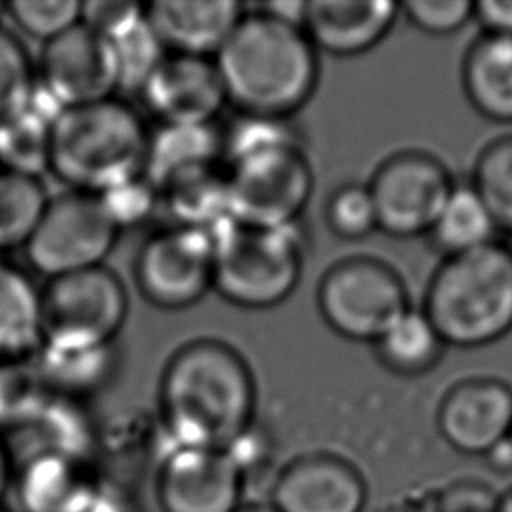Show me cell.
I'll return each instance as SVG.
<instances>
[{"label":"cell","mask_w":512,"mask_h":512,"mask_svg":"<svg viewBox=\"0 0 512 512\" xmlns=\"http://www.w3.org/2000/svg\"><path fill=\"white\" fill-rule=\"evenodd\" d=\"M254 400L248 364L218 340L186 344L162 376V414L180 446L228 450L248 432Z\"/></svg>","instance_id":"1"},{"label":"cell","mask_w":512,"mask_h":512,"mask_svg":"<svg viewBox=\"0 0 512 512\" xmlns=\"http://www.w3.org/2000/svg\"><path fill=\"white\" fill-rule=\"evenodd\" d=\"M214 64L226 102L264 120L298 110L318 80L316 48L306 32L264 12L242 16Z\"/></svg>","instance_id":"2"},{"label":"cell","mask_w":512,"mask_h":512,"mask_svg":"<svg viewBox=\"0 0 512 512\" xmlns=\"http://www.w3.org/2000/svg\"><path fill=\"white\" fill-rule=\"evenodd\" d=\"M150 136L116 98L64 108L52 122L50 168L74 190L102 194L144 174Z\"/></svg>","instance_id":"3"},{"label":"cell","mask_w":512,"mask_h":512,"mask_svg":"<svg viewBox=\"0 0 512 512\" xmlns=\"http://www.w3.org/2000/svg\"><path fill=\"white\" fill-rule=\"evenodd\" d=\"M422 312L450 346L482 348L504 338L512 330V250L490 242L444 258Z\"/></svg>","instance_id":"4"},{"label":"cell","mask_w":512,"mask_h":512,"mask_svg":"<svg viewBox=\"0 0 512 512\" xmlns=\"http://www.w3.org/2000/svg\"><path fill=\"white\" fill-rule=\"evenodd\" d=\"M228 220L254 228H290L312 192L306 156L286 136H240L224 172Z\"/></svg>","instance_id":"5"},{"label":"cell","mask_w":512,"mask_h":512,"mask_svg":"<svg viewBox=\"0 0 512 512\" xmlns=\"http://www.w3.org/2000/svg\"><path fill=\"white\" fill-rule=\"evenodd\" d=\"M214 288L232 304H280L300 278V246L290 228H254L228 220L214 232Z\"/></svg>","instance_id":"6"},{"label":"cell","mask_w":512,"mask_h":512,"mask_svg":"<svg viewBox=\"0 0 512 512\" xmlns=\"http://www.w3.org/2000/svg\"><path fill=\"white\" fill-rule=\"evenodd\" d=\"M126 310V290L104 266L52 278L42 292V346L108 348L124 324Z\"/></svg>","instance_id":"7"},{"label":"cell","mask_w":512,"mask_h":512,"mask_svg":"<svg viewBox=\"0 0 512 512\" xmlns=\"http://www.w3.org/2000/svg\"><path fill=\"white\" fill-rule=\"evenodd\" d=\"M118 230L100 194L74 190L48 200L26 242V256L50 280L96 268L112 250Z\"/></svg>","instance_id":"8"},{"label":"cell","mask_w":512,"mask_h":512,"mask_svg":"<svg viewBox=\"0 0 512 512\" xmlns=\"http://www.w3.org/2000/svg\"><path fill=\"white\" fill-rule=\"evenodd\" d=\"M318 306L340 336L374 342L410 310L402 278L374 258H352L330 268L318 288Z\"/></svg>","instance_id":"9"},{"label":"cell","mask_w":512,"mask_h":512,"mask_svg":"<svg viewBox=\"0 0 512 512\" xmlns=\"http://www.w3.org/2000/svg\"><path fill=\"white\" fill-rule=\"evenodd\" d=\"M368 188L378 228L396 238H412L432 230L454 182L438 158L408 150L388 158Z\"/></svg>","instance_id":"10"},{"label":"cell","mask_w":512,"mask_h":512,"mask_svg":"<svg viewBox=\"0 0 512 512\" xmlns=\"http://www.w3.org/2000/svg\"><path fill=\"white\" fill-rule=\"evenodd\" d=\"M214 232L170 226L154 234L136 260L142 294L162 308H186L214 286Z\"/></svg>","instance_id":"11"},{"label":"cell","mask_w":512,"mask_h":512,"mask_svg":"<svg viewBox=\"0 0 512 512\" xmlns=\"http://www.w3.org/2000/svg\"><path fill=\"white\" fill-rule=\"evenodd\" d=\"M40 72L58 110L108 100L118 88L114 44L82 22L46 42Z\"/></svg>","instance_id":"12"},{"label":"cell","mask_w":512,"mask_h":512,"mask_svg":"<svg viewBox=\"0 0 512 512\" xmlns=\"http://www.w3.org/2000/svg\"><path fill=\"white\" fill-rule=\"evenodd\" d=\"M240 492L242 470L226 450L178 446L158 480L164 512H236Z\"/></svg>","instance_id":"13"},{"label":"cell","mask_w":512,"mask_h":512,"mask_svg":"<svg viewBox=\"0 0 512 512\" xmlns=\"http://www.w3.org/2000/svg\"><path fill=\"white\" fill-rule=\"evenodd\" d=\"M140 92L164 126L210 124L226 102L212 58L172 52L162 58Z\"/></svg>","instance_id":"14"},{"label":"cell","mask_w":512,"mask_h":512,"mask_svg":"<svg viewBox=\"0 0 512 512\" xmlns=\"http://www.w3.org/2000/svg\"><path fill=\"white\" fill-rule=\"evenodd\" d=\"M438 430L456 452L484 456L512 432V386L496 378L458 382L440 402Z\"/></svg>","instance_id":"15"},{"label":"cell","mask_w":512,"mask_h":512,"mask_svg":"<svg viewBox=\"0 0 512 512\" xmlns=\"http://www.w3.org/2000/svg\"><path fill=\"white\" fill-rule=\"evenodd\" d=\"M366 486L344 460L314 454L290 464L276 480L272 506L278 512H362Z\"/></svg>","instance_id":"16"},{"label":"cell","mask_w":512,"mask_h":512,"mask_svg":"<svg viewBox=\"0 0 512 512\" xmlns=\"http://www.w3.org/2000/svg\"><path fill=\"white\" fill-rule=\"evenodd\" d=\"M236 0H158L146 4V22L166 52L216 54L242 20Z\"/></svg>","instance_id":"17"},{"label":"cell","mask_w":512,"mask_h":512,"mask_svg":"<svg viewBox=\"0 0 512 512\" xmlns=\"http://www.w3.org/2000/svg\"><path fill=\"white\" fill-rule=\"evenodd\" d=\"M400 4L390 0L306 2L302 30L314 48L354 56L376 46L396 22Z\"/></svg>","instance_id":"18"},{"label":"cell","mask_w":512,"mask_h":512,"mask_svg":"<svg viewBox=\"0 0 512 512\" xmlns=\"http://www.w3.org/2000/svg\"><path fill=\"white\" fill-rule=\"evenodd\" d=\"M98 488L72 456L42 452L24 466L18 496L24 512H86Z\"/></svg>","instance_id":"19"},{"label":"cell","mask_w":512,"mask_h":512,"mask_svg":"<svg viewBox=\"0 0 512 512\" xmlns=\"http://www.w3.org/2000/svg\"><path fill=\"white\" fill-rule=\"evenodd\" d=\"M462 84L478 114L512 122V36L480 34L464 56Z\"/></svg>","instance_id":"20"},{"label":"cell","mask_w":512,"mask_h":512,"mask_svg":"<svg viewBox=\"0 0 512 512\" xmlns=\"http://www.w3.org/2000/svg\"><path fill=\"white\" fill-rule=\"evenodd\" d=\"M42 346V292L0 262V356L18 360Z\"/></svg>","instance_id":"21"},{"label":"cell","mask_w":512,"mask_h":512,"mask_svg":"<svg viewBox=\"0 0 512 512\" xmlns=\"http://www.w3.org/2000/svg\"><path fill=\"white\" fill-rule=\"evenodd\" d=\"M156 190L176 220L174 226L210 230L212 224L228 218L224 172H218L214 164L182 170Z\"/></svg>","instance_id":"22"},{"label":"cell","mask_w":512,"mask_h":512,"mask_svg":"<svg viewBox=\"0 0 512 512\" xmlns=\"http://www.w3.org/2000/svg\"><path fill=\"white\" fill-rule=\"evenodd\" d=\"M496 224L472 184L452 188L440 216L428 232L436 250L446 258L478 250L494 242Z\"/></svg>","instance_id":"23"},{"label":"cell","mask_w":512,"mask_h":512,"mask_svg":"<svg viewBox=\"0 0 512 512\" xmlns=\"http://www.w3.org/2000/svg\"><path fill=\"white\" fill-rule=\"evenodd\" d=\"M58 112H46L32 96L30 104L0 120V164L8 172L34 176L50 168L52 122Z\"/></svg>","instance_id":"24"},{"label":"cell","mask_w":512,"mask_h":512,"mask_svg":"<svg viewBox=\"0 0 512 512\" xmlns=\"http://www.w3.org/2000/svg\"><path fill=\"white\" fill-rule=\"evenodd\" d=\"M220 142L212 124L204 126H164L150 136L144 176L158 188L166 178L198 166L216 162Z\"/></svg>","instance_id":"25"},{"label":"cell","mask_w":512,"mask_h":512,"mask_svg":"<svg viewBox=\"0 0 512 512\" xmlns=\"http://www.w3.org/2000/svg\"><path fill=\"white\" fill-rule=\"evenodd\" d=\"M444 342L428 316L408 310L378 340L380 362L402 376H416L432 370L442 356Z\"/></svg>","instance_id":"26"},{"label":"cell","mask_w":512,"mask_h":512,"mask_svg":"<svg viewBox=\"0 0 512 512\" xmlns=\"http://www.w3.org/2000/svg\"><path fill=\"white\" fill-rule=\"evenodd\" d=\"M48 204L44 186L34 176L0 172V250L26 246Z\"/></svg>","instance_id":"27"},{"label":"cell","mask_w":512,"mask_h":512,"mask_svg":"<svg viewBox=\"0 0 512 512\" xmlns=\"http://www.w3.org/2000/svg\"><path fill=\"white\" fill-rule=\"evenodd\" d=\"M472 188L498 230L512 232V136L492 140L476 158Z\"/></svg>","instance_id":"28"},{"label":"cell","mask_w":512,"mask_h":512,"mask_svg":"<svg viewBox=\"0 0 512 512\" xmlns=\"http://www.w3.org/2000/svg\"><path fill=\"white\" fill-rule=\"evenodd\" d=\"M112 44L118 60V88L142 90L154 68L168 54L146 20Z\"/></svg>","instance_id":"29"},{"label":"cell","mask_w":512,"mask_h":512,"mask_svg":"<svg viewBox=\"0 0 512 512\" xmlns=\"http://www.w3.org/2000/svg\"><path fill=\"white\" fill-rule=\"evenodd\" d=\"M44 362L40 374L44 382H50L64 390H86L98 382L106 368L108 348L98 350H54L40 346Z\"/></svg>","instance_id":"30"},{"label":"cell","mask_w":512,"mask_h":512,"mask_svg":"<svg viewBox=\"0 0 512 512\" xmlns=\"http://www.w3.org/2000/svg\"><path fill=\"white\" fill-rule=\"evenodd\" d=\"M78 0H14L4 6L30 36L50 42L80 22Z\"/></svg>","instance_id":"31"},{"label":"cell","mask_w":512,"mask_h":512,"mask_svg":"<svg viewBox=\"0 0 512 512\" xmlns=\"http://www.w3.org/2000/svg\"><path fill=\"white\" fill-rule=\"evenodd\" d=\"M34 96V74L22 44L0 28V120L26 108Z\"/></svg>","instance_id":"32"},{"label":"cell","mask_w":512,"mask_h":512,"mask_svg":"<svg viewBox=\"0 0 512 512\" xmlns=\"http://www.w3.org/2000/svg\"><path fill=\"white\" fill-rule=\"evenodd\" d=\"M334 234L344 240H360L378 228L376 208L368 186L346 184L338 188L326 210Z\"/></svg>","instance_id":"33"},{"label":"cell","mask_w":512,"mask_h":512,"mask_svg":"<svg viewBox=\"0 0 512 512\" xmlns=\"http://www.w3.org/2000/svg\"><path fill=\"white\" fill-rule=\"evenodd\" d=\"M146 20V4L122 0H88L80 4V22L114 42Z\"/></svg>","instance_id":"34"},{"label":"cell","mask_w":512,"mask_h":512,"mask_svg":"<svg viewBox=\"0 0 512 512\" xmlns=\"http://www.w3.org/2000/svg\"><path fill=\"white\" fill-rule=\"evenodd\" d=\"M470 0H410L400 4L408 20L432 36H448L472 20Z\"/></svg>","instance_id":"35"},{"label":"cell","mask_w":512,"mask_h":512,"mask_svg":"<svg viewBox=\"0 0 512 512\" xmlns=\"http://www.w3.org/2000/svg\"><path fill=\"white\" fill-rule=\"evenodd\" d=\"M154 194H158V190L154 188V184L142 176H136L112 190H106L100 194V198L104 200L110 216L114 218V222L118 224V228L122 226H130L134 222H138L140 218H144L150 208L154 206Z\"/></svg>","instance_id":"36"},{"label":"cell","mask_w":512,"mask_h":512,"mask_svg":"<svg viewBox=\"0 0 512 512\" xmlns=\"http://www.w3.org/2000/svg\"><path fill=\"white\" fill-rule=\"evenodd\" d=\"M44 382L40 370L0 366V422L22 420L34 402V390Z\"/></svg>","instance_id":"37"},{"label":"cell","mask_w":512,"mask_h":512,"mask_svg":"<svg viewBox=\"0 0 512 512\" xmlns=\"http://www.w3.org/2000/svg\"><path fill=\"white\" fill-rule=\"evenodd\" d=\"M496 492L478 480H460L440 494V512H496Z\"/></svg>","instance_id":"38"},{"label":"cell","mask_w":512,"mask_h":512,"mask_svg":"<svg viewBox=\"0 0 512 512\" xmlns=\"http://www.w3.org/2000/svg\"><path fill=\"white\" fill-rule=\"evenodd\" d=\"M472 18L482 34L512 36V0H478L472 4Z\"/></svg>","instance_id":"39"},{"label":"cell","mask_w":512,"mask_h":512,"mask_svg":"<svg viewBox=\"0 0 512 512\" xmlns=\"http://www.w3.org/2000/svg\"><path fill=\"white\" fill-rule=\"evenodd\" d=\"M488 466L496 472H512V436L502 438L484 454Z\"/></svg>","instance_id":"40"},{"label":"cell","mask_w":512,"mask_h":512,"mask_svg":"<svg viewBox=\"0 0 512 512\" xmlns=\"http://www.w3.org/2000/svg\"><path fill=\"white\" fill-rule=\"evenodd\" d=\"M86 512H126V508H124V500L118 494L106 492L100 486Z\"/></svg>","instance_id":"41"},{"label":"cell","mask_w":512,"mask_h":512,"mask_svg":"<svg viewBox=\"0 0 512 512\" xmlns=\"http://www.w3.org/2000/svg\"><path fill=\"white\" fill-rule=\"evenodd\" d=\"M10 482V458H8V450L0 444V498L6 492Z\"/></svg>","instance_id":"42"},{"label":"cell","mask_w":512,"mask_h":512,"mask_svg":"<svg viewBox=\"0 0 512 512\" xmlns=\"http://www.w3.org/2000/svg\"><path fill=\"white\" fill-rule=\"evenodd\" d=\"M496 512H512V488L506 490L500 498H498V508Z\"/></svg>","instance_id":"43"},{"label":"cell","mask_w":512,"mask_h":512,"mask_svg":"<svg viewBox=\"0 0 512 512\" xmlns=\"http://www.w3.org/2000/svg\"><path fill=\"white\" fill-rule=\"evenodd\" d=\"M236 512H278L274 506H266V504H252L246 508H238Z\"/></svg>","instance_id":"44"},{"label":"cell","mask_w":512,"mask_h":512,"mask_svg":"<svg viewBox=\"0 0 512 512\" xmlns=\"http://www.w3.org/2000/svg\"><path fill=\"white\" fill-rule=\"evenodd\" d=\"M2 10H4V4H2V2H0V12H2Z\"/></svg>","instance_id":"45"},{"label":"cell","mask_w":512,"mask_h":512,"mask_svg":"<svg viewBox=\"0 0 512 512\" xmlns=\"http://www.w3.org/2000/svg\"><path fill=\"white\" fill-rule=\"evenodd\" d=\"M0 512H4V510H2V508H0Z\"/></svg>","instance_id":"46"},{"label":"cell","mask_w":512,"mask_h":512,"mask_svg":"<svg viewBox=\"0 0 512 512\" xmlns=\"http://www.w3.org/2000/svg\"><path fill=\"white\" fill-rule=\"evenodd\" d=\"M510 436H512V432H510Z\"/></svg>","instance_id":"47"}]
</instances>
